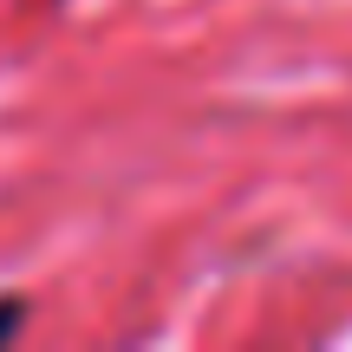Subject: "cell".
I'll return each instance as SVG.
<instances>
[{
    "label": "cell",
    "instance_id": "6da1fadb",
    "mask_svg": "<svg viewBox=\"0 0 352 352\" xmlns=\"http://www.w3.org/2000/svg\"><path fill=\"white\" fill-rule=\"evenodd\" d=\"M13 327H20V307H0V340H7Z\"/></svg>",
    "mask_w": 352,
    "mask_h": 352
}]
</instances>
